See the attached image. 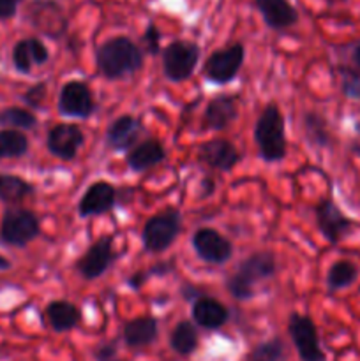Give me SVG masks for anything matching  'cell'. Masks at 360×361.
Segmentation results:
<instances>
[{
	"mask_svg": "<svg viewBox=\"0 0 360 361\" xmlns=\"http://www.w3.org/2000/svg\"><path fill=\"white\" fill-rule=\"evenodd\" d=\"M143 49L126 35L108 39L95 49L97 71L109 81L124 80L143 67Z\"/></svg>",
	"mask_w": 360,
	"mask_h": 361,
	"instance_id": "obj_1",
	"label": "cell"
},
{
	"mask_svg": "<svg viewBox=\"0 0 360 361\" xmlns=\"http://www.w3.org/2000/svg\"><path fill=\"white\" fill-rule=\"evenodd\" d=\"M277 271V259L272 250H258L240 261L235 274L226 281V289L235 300L246 302L254 296V286L272 279Z\"/></svg>",
	"mask_w": 360,
	"mask_h": 361,
	"instance_id": "obj_2",
	"label": "cell"
},
{
	"mask_svg": "<svg viewBox=\"0 0 360 361\" xmlns=\"http://www.w3.org/2000/svg\"><path fill=\"white\" fill-rule=\"evenodd\" d=\"M254 141H256L260 157L265 162H281L286 157L288 141H286V123L281 108L274 102L267 104L260 113L254 126Z\"/></svg>",
	"mask_w": 360,
	"mask_h": 361,
	"instance_id": "obj_3",
	"label": "cell"
},
{
	"mask_svg": "<svg viewBox=\"0 0 360 361\" xmlns=\"http://www.w3.org/2000/svg\"><path fill=\"white\" fill-rule=\"evenodd\" d=\"M182 231V214L176 208H168L157 215H152L143 226L141 240L147 252L162 254L175 243Z\"/></svg>",
	"mask_w": 360,
	"mask_h": 361,
	"instance_id": "obj_4",
	"label": "cell"
},
{
	"mask_svg": "<svg viewBox=\"0 0 360 361\" xmlns=\"http://www.w3.org/2000/svg\"><path fill=\"white\" fill-rule=\"evenodd\" d=\"M201 49L193 41H173L162 49V73L172 83L187 81L196 71Z\"/></svg>",
	"mask_w": 360,
	"mask_h": 361,
	"instance_id": "obj_5",
	"label": "cell"
},
{
	"mask_svg": "<svg viewBox=\"0 0 360 361\" xmlns=\"http://www.w3.org/2000/svg\"><path fill=\"white\" fill-rule=\"evenodd\" d=\"M41 233V222L27 208H7L0 222V240L11 247H27Z\"/></svg>",
	"mask_w": 360,
	"mask_h": 361,
	"instance_id": "obj_6",
	"label": "cell"
},
{
	"mask_svg": "<svg viewBox=\"0 0 360 361\" xmlns=\"http://www.w3.org/2000/svg\"><path fill=\"white\" fill-rule=\"evenodd\" d=\"M246 60V48L242 42H235L226 48L215 49L203 66V76L214 85H228L240 73Z\"/></svg>",
	"mask_w": 360,
	"mask_h": 361,
	"instance_id": "obj_7",
	"label": "cell"
},
{
	"mask_svg": "<svg viewBox=\"0 0 360 361\" xmlns=\"http://www.w3.org/2000/svg\"><path fill=\"white\" fill-rule=\"evenodd\" d=\"M116 259H119V252L115 250V236L104 235L95 240L85 250V254L76 261L74 268H76L81 279L95 281V279L102 277Z\"/></svg>",
	"mask_w": 360,
	"mask_h": 361,
	"instance_id": "obj_8",
	"label": "cell"
},
{
	"mask_svg": "<svg viewBox=\"0 0 360 361\" xmlns=\"http://www.w3.org/2000/svg\"><path fill=\"white\" fill-rule=\"evenodd\" d=\"M59 113L67 118L85 120L90 118L95 113V101L90 88L85 81L73 80L67 81L59 94Z\"/></svg>",
	"mask_w": 360,
	"mask_h": 361,
	"instance_id": "obj_9",
	"label": "cell"
},
{
	"mask_svg": "<svg viewBox=\"0 0 360 361\" xmlns=\"http://www.w3.org/2000/svg\"><path fill=\"white\" fill-rule=\"evenodd\" d=\"M191 243L196 256L207 264H224L233 256V243L214 228H200L194 231Z\"/></svg>",
	"mask_w": 360,
	"mask_h": 361,
	"instance_id": "obj_10",
	"label": "cell"
},
{
	"mask_svg": "<svg viewBox=\"0 0 360 361\" xmlns=\"http://www.w3.org/2000/svg\"><path fill=\"white\" fill-rule=\"evenodd\" d=\"M288 334L302 361H325V355L318 341L316 326L309 316L292 314L288 321Z\"/></svg>",
	"mask_w": 360,
	"mask_h": 361,
	"instance_id": "obj_11",
	"label": "cell"
},
{
	"mask_svg": "<svg viewBox=\"0 0 360 361\" xmlns=\"http://www.w3.org/2000/svg\"><path fill=\"white\" fill-rule=\"evenodd\" d=\"M196 159L205 168L229 173L240 162V152L236 150L232 141L224 140V137H215V140H208L198 147Z\"/></svg>",
	"mask_w": 360,
	"mask_h": 361,
	"instance_id": "obj_12",
	"label": "cell"
},
{
	"mask_svg": "<svg viewBox=\"0 0 360 361\" xmlns=\"http://www.w3.org/2000/svg\"><path fill=\"white\" fill-rule=\"evenodd\" d=\"M85 145V133L76 123H56L48 130L46 147L60 161H73Z\"/></svg>",
	"mask_w": 360,
	"mask_h": 361,
	"instance_id": "obj_13",
	"label": "cell"
},
{
	"mask_svg": "<svg viewBox=\"0 0 360 361\" xmlns=\"http://www.w3.org/2000/svg\"><path fill=\"white\" fill-rule=\"evenodd\" d=\"M116 194L119 192L112 183L104 182V180L94 182L85 190L80 203H78V215L81 219H88L108 214L115 208Z\"/></svg>",
	"mask_w": 360,
	"mask_h": 361,
	"instance_id": "obj_14",
	"label": "cell"
},
{
	"mask_svg": "<svg viewBox=\"0 0 360 361\" xmlns=\"http://www.w3.org/2000/svg\"><path fill=\"white\" fill-rule=\"evenodd\" d=\"M239 94H222L208 101L203 111V129L224 130L239 118Z\"/></svg>",
	"mask_w": 360,
	"mask_h": 361,
	"instance_id": "obj_15",
	"label": "cell"
},
{
	"mask_svg": "<svg viewBox=\"0 0 360 361\" xmlns=\"http://www.w3.org/2000/svg\"><path fill=\"white\" fill-rule=\"evenodd\" d=\"M314 214H316L318 229L330 243H337L352 229L353 222L339 210L332 200H321L314 208Z\"/></svg>",
	"mask_w": 360,
	"mask_h": 361,
	"instance_id": "obj_16",
	"label": "cell"
},
{
	"mask_svg": "<svg viewBox=\"0 0 360 361\" xmlns=\"http://www.w3.org/2000/svg\"><path fill=\"white\" fill-rule=\"evenodd\" d=\"M143 134L141 120L133 115H120L106 129V145L113 152H129Z\"/></svg>",
	"mask_w": 360,
	"mask_h": 361,
	"instance_id": "obj_17",
	"label": "cell"
},
{
	"mask_svg": "<svg viewBox=\"0 0 360 361\" xmlns=\"http://www.w3.org/2000/svg\"><path fill=\"white\" fill-rule=\"evenodd\" d=\"M48 60V46L39 37L21 39L13 48V66L21 74H28L34 66H44Z\"/></svg>",
	"mask_w": 360,
	"mask_h": 361,
	"instance_id": "obj_18",
	"label": "cell"
},
{
	"mask_svg": "<svg viewBox=\"0 0 360 361\" xmlns=\"http://www.w3.org/2000/svg\"><path fill=\"white\" fill-rule=\"evenodd\" d=\"M265 25L274 30H286L299 21V13L288 0H254Z\"/></svg>",
	"mask_w": 360,
	"mask_h": 361,
	"instance_id": "obj_19",
	"label": "cell"
},
{
	"mask_svg": "<svg viewBox=\"0 0 360 361\" xmlns=\"http://www.w3.org/2000/svg\"><path fill=\"white\" fill-rule=\"evenodd\" d=\"M191 316H193L194 323L198 326L207 328V330H217L222 324H226L229 317V310L219 300L203 295L193 302Z\"/></svg>",
	"mask_w": 360,
	"mask_h": 361,
	"instance_id": "obj_20",
	"label": "cell"
},
{
	"mask_svg": "<svg viewBox=\"0 0 360 361\" xmlns=\"http://www.w3.org/2000/svg\"><path fill=\"white\" fill-rule=\"evenodd\" d=\"M166 148L164 145L159 140L154 137H148V140L141 141V143L134 145L129 152H127V166H129L133 171L141 173L152 169L154 166L161 164L166 159Z\"/></svg>",
	"mask_w": 360,
	"mask_h": 361,
	"instance_id": "obj_21",
	"label": "cell"
},
{
	"mask_svg": "<svg viewBox=\"0 0 360 361\" xmlns=\"http://www.w3.org/2000/svg\"><path fill=\"white\" fill-rule=\"evenodd\" d=\"M46 319L53 331L64 334V331L74 330L80 324L81 312L74 303L66 302V300H55L46 307Z\"/></svg>",
	"mask_w": 360,
	"mask_h": 361,
	"instance_id": "obj_22",
	"label": "cell"
},
{
	"mask_svg": "<svg viewBox=\"0 0 360 361\" xmlns=\"http://www.w3.org/2000/svg\"><path fill=\"white\" fill-rule=\"evenodd\" d=\"M159 334L157 319L152 316H141L124 324V342L129 348H145L155 342Z\"/></svg>",
	"mask_w": 360,
	"mask_h": 361,
	"instance_id": "obj_23",
	"label": "cell"
},
{
	"mask_svg": "<svg viewBox=\"0 0 360 361\" xmlns=\"http://www.w3.org/2000/svg\"><path fill=\"white\" fill-rule=\"evenodd\" d=\"M34 194V185L21 176L0 173V201L7 204H16Z\"/></svg>",
	"mask_w": 360,
	"mask_h": 361,
	"instance_id": "obj_24",
	"label": "cell"
},
{
	"mask_svg": "<svg viewBox=\"0 0 360 361\" xmlns=\"http://www.w3.org/2000/svg\"><path fill=\"white\" fill-rule=\"evenodd\" d=\"M169 345L180 356H187L196 351L198 348V330L191 321H180L172 331Z\"/></svg>",
	"mask_w": 360,
	"mask_h": 361,
	"instance_id": "obj_25",
	"label": "cell"
},
{
	"mask_svg": "<svg viewBox=\"0 0 360 361\" xmlns=\"http://www.w3.org/2000/svg\"><path fill=\"white\" fill-rule=\"evenodd\" d=\"M302 126L304 130H306V140L309 141L311 145H314V147L318 148L330 147L332 137L330 133H328L327 122H325L323 116L318 115V113L314 111L304 113Z\"/></svg>",
	"mask_w": 360,
	"mask_h": 361,
	"instance_id": "obj_26",
	"label": "cell"
},
{
	"mask_svg": "<svg viewBox=\"0 0 360 361\" xmlns=\"http://www.w3.org/2000/svg\"><path fill=\"white\" fill-rule=\"evenodd\" d=\"M356 277H359V268L352 261L339 259L328 268L327 286L330 291H339V289L349 288L356 281Z\"/></svg>",
	"mask_w": 360,
	"mask_h": 361,
	"instance_id": "obj_27",
	"label": "cell"
},
{
	"mask_svg": "<svg viewBox=\"0 0 360 361\" xmlns=\"http://www.w3.org/2000/svg\"><path fill=\"white\" fill-rule=\"evenodd\" d=\"M28 152V137L20 129L0 130V159L23 157Z\"/></svg>",
	"mask_w": 360,
	"mask_h": 361,
	"instance_id": "obj_28",
	"label": "cell"
},
{
	"mask_svg": "<svg viewBox=\"0 0 360 361\" xmlns=\"http://www.w3.org/2000/svg\"><path fill=\"white\" fill-rule=\"evenodd\" d=\"M0 123L9 129H20L28 130L34 129L37 126V116L27 108H20V106H11L0 113Z\"/></svg>",
	"mask_w": 360,
	"mask_h": 361,
	"instance_id": "obj_29",
	"label": "cell"
},
{
	"mask_svg": "<svg viewBox=\"0 0 360 361\" xmlns=\"http://www.w3.org/2000/svg\"><path fill=\"white\" fill-rule=\"evenodd\" d=\"M249 361H286V345L281 338L261 342L251 351Z\"/></svg>",
	"mask_w": 360,
	"mask_h": 361,
	"instance_id": "obj_30",
	"label": "cell"
},
{
	"mask_svg": "<svg viewBox=\"0 0 360 361\" xmlns=\"http://www.w3.org/2000/svg\"><path fill=\"white\" fill-rule=\"evenodd\" d=\"M342 92L348 99H360V71L341 67Z\"/></svg>",
	"mask_w": 360,
	"mask_h": 361,
	"instance_id": "obj_31",
	"label": "cell"
},
{
	"mask_svg": "<svg viewBox=\"0 0 360 361\" xmlns=\"http://www.w3.org/2000/svg\"><path fill=\"white\" fill-rule=\"evenodd\" d=\"M46 95H48V85H46L44 81H41V83H37V85H34V87L28 88V90L21 95V99H23V102L30 109H37L42 106Z\"/></svg>",
	"mask_w": 360,
	"mask_h": 361,
	"instance_id": "obj_32",
	"label": "cell"
},
{
	"mask_svg": "<svg viewBox=\"0 0 360 361\" xmlns=\"http://www.w3.org/2000/svg\"><path fill=\"white\" fill-rule=\"evenodd\" d=\"M141 42H143L145 51H147L148 55L155 56L161 53V32H159V28L155 27L154 23L148 25L143 37H141Z\"/></svg>",
	"mask_w": 360,
	"mask_h": 361,
	"instance_id": "obj_33",
	"label": "cell"
},
{
	"mask_svg": "<svg viewBox=\"0 0 360 361\" xmlns=\"http://www.w3.org/2000/svg\"><path fill=\"white\" fill-rule=\"evenodd\" d=\"M116 356V345L113 342L99 344L94 351V358L97 361H113Z\"/></svg>",
	"mask_w": 360,
	"mask_h": 361,
	"instance_id": "obj_34",
	"label": "cell"
},
{
	"mask_svg": "<svg viewBox=\"0 0 360 361\" xmlns=\"http://www.w3.org/2000/svg\"><path fill=\"white\" fill-rule=\"evenodd\" d=\"M150 271L148 270H140V271H134V274L129 275V279H127V286H129L131 289H134V291H140L141 288H143L145 284L148 282V279H150Z\"/></svg>",
	"mask_w": 360,
	"mask_h": 361,
	"instance_id": "obj_35",
	"label": "cell"
},
{
	"mask_svg": "<svg viewBox=\"0 0 360 361\" xmlns=\"http://www.w3.org/2000/svg\"><path fill=\"white\" fill-rule=\"evenodd\" d=\"M20 0H0V20H9L16 14Z\"/></svg>",
	"mask_w": 360,
	"mask_h": 361,
	"instance_id": "obj_36",
	"label": "cell"
},
{
	"mask_svg": "<svg viewBox=\"0 0 360 361\" xmlns=\"http://www.w3.org/2000/svg\"><path fill=\"white\" fill-rule=\"evenodd\" d=\"M217 185H215V180L212 176H205L200 182V196L198 200H205V197H210L215 192Z\"/></svg>",
	"mask_w": 360,
	"mask_h": 361,
	"instance_id": "obj_37",
	"label": "cell"
},
{
	"mask_svg": "<svg viewBox=\"0 0 360 361\" xmlns=\"http://www.w3.org/2000/svg\"><path fill=\"white\" fill-rule=\"evenodd\" d=\"M180 293H182L184 298L189 300V302H194V300H198L200 296H203V293H201L198 288H194L193 284H184L182 289H180Z\"/></svg>",
	"mask_w": 360,
	"mask_h": 361,
	"instance_id": "obj_38",
	"label": "cell"
},
{
	"mask_svg": "<svg viewBox=\"0 0 360 361\" xmlns=\"http://www.w3.org/2000/svg\"><path fill=\"white\" fill-rule=\"evenodd\" d=\"M173 270V264L172 263H157L155 267H152L150 270V275L152 277H162V275L169 274V271Z\"/></svg>",
	"mask_w": 360,
	"mask_h": 361,
	"instance_id": "obj_39",
	"label": "cell"
},
{
	"mask_svg": "<svg viewBox=\"0 0 360 361\" xmlns=\"http://www.w3.org/2000/svg\"><path fill=\"white\" fill-rule=\"evenodd\" d=\"M353 63H355L356 66V69L360 71V41L356 42L355 44V48H353Z\"/></svg>",
	"mask_w": 360,
	"mask_h": 361,
	"instance_id": "obj_40",
	"label": "cell"
},
{
	"mask_svg": "<svg viewBox=\"0 0 360 361\" xmlns=\"http://www.w3.org/2000/svg\"><path fill=\"white\" fill-rule=\"evenodd\" d=\"M11 267H13V263H11L6 256H2V254H0V271L11 270Z\"/></svg>",
	"mask_w": 360,
	"mask_h": 361,
	"instance_id": "obj_41",
	"label": "cell"
},
{
	"mask_svg": "<svg viewBox=\"0 0 360 361\" xmlns=\"http://www.w3.org/2000/svg\"><path fill=\"white\" fill-rule=\"evenodd\" d=\"M113 361H122V360H113Z\"/></svg>",
	"mask_w": 360,
	"mask_h": 361,
	"instance_id": "obj_42",
	"label": "cell"
}]
</instances>
